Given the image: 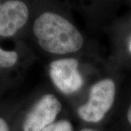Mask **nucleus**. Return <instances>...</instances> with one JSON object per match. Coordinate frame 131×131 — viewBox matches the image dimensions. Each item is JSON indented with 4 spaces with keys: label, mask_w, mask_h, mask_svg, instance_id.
<instances>
[{
    "label": "nucleus",
    "mask_w": 131,
    "mask_h": 131,
    "mask_svg": "<svg viewBox=\"0 0 131 131\" xmlns=\"http://www.w3.org/2000/svg\"><path fill=\"white\" fill-rule=\"evenodd\" d=\"M18 54L15 51H7L0 48V68H9L16 63Z\"/></svg>",
    "instance_id": "nucleus-6"
},
{
    "label": "nucleus",
    "mask_w": 131,
    "mask_h": 131,
    "mask_svg": "<svg viewBox=\"0 0 131 131\" xmlns=\"http://www.w3.org/2000/svg\"><path fill=\"white\" fill-rule=\"evenodd\" d=\"M2 5V3H1V1H0V6Z\"/></svg>",
    "instance_id": "nucleus-11"
},
{
    "label": "nucleus",
    "mask_w": 131,
    "mask_h": 131,
    "mask_svg": "<svg viewBox=\"0 0 131 131\" xmlns=\"http://www.w3.org/2000/svg\"><path fill=\"white\" fill-rule=\"evenodd\" d=\"M0 131H9L7 122L1 117H0Z\"/></svg>",
    "instance_id": "nucleus-8"
},
{
    "label": "nucleus",
    "mask_w": 131,
    "mask_h": 131,
    "mask_svg": "<svg viewBox=\"0 0 131 131\" xmlns=\"http://www.w3.org/2000/svg\"><path fill=\"white\" fill-rule=\"evenodd\" d=\"M80 131H98L95 130H93V129H88V128H84V129H82Z\"/></svg>",
    "instance_id": "nucleus-10"
},
{
    "label": "nucleus",
    "mask_w": 131,
    "mask_h": 131,
    "mask_svg": "<svg viewBox=\"0 0 131 131\" xmlns=\"http://www.w3.org/2000/svg\"><path fill=\"white\" fill-rule=\"evenodd\" d=\"M61 108V103L55 95H44L27 114L23 125L24 131H42L54 122Z\"/></svg>",
    "instance_id": "nucleus-3"
},
{
    "label": "nucleus",
    "mask_w": 131,
    "mask_h": 131,
    "mask_svg": "<svg viewBox=\"0 0 131 131\" xmlns=\"http://www.w3.org/2000/svg\"><path fill=\"white\" fill-rule=\"evenodd\" d=\"M116 93L114 81L101 80L91 88L89 101L78 108V114L86 122H98L103 119L112 106Z\"/></svg>",
    "instance_id": "nucleus-2"
},
{
    "label": "nucleus",
    "mask_w": 131,
    "mask_h": 131,
    "mask_svg": "<svg viewBox=\"0 0 131 131\" xmlns=\"http://www.w3.org/2000/svg\"><path fill=\"white\" fill-rule=\"evenodd\" d=\"M34 32L39 44L46 51L66 54L79 50L83 38L78 29L59 15L46 12L34 24Z\"/></svg>",
    "instance_id": "nucleus-1"
},
{
    "label": "nucleus",
    "mask_w": 131,
    "mask_h": 131,
    "mask_svg": "<svg viewBox=\"0 0 131 131\" xmlns=\"http://www.w3.org/2000/svg\"><path fill=\"white\" fill-rule=\"evenodd\" d=\"M50 75L54 84L63 93H75L83 83L78 70V61L75 58L52 61L50 65Z\"/></svg>",
    "instance_id": "nucleus-4"
},
{
    "label": "nucleus",
    "mask_w": 131,
    "mask_h": 131,
    "mask_svg": "<svg viewBox=\"0 0 131 131\" xmlns=\"http://www.w3.org/2000/svg\"><path fill=\"white\" fill-rule=\"evenodd\" d=\"M127 120L131 125V106L129 107L128 111H127Z\"/></svg>",
    "instance_id": "nucleus-9"
},
{
    "label": "nucleus",
    "mask_w": 131,
    "mask_h": 131,
    "mask_svg": "<svg viewBox=\"0 0 131 131\" xmlns=\"http://www.w3.org/2000/svg\"><path fill=\"white\" fill-rule=\"evenodd\" d=\"M42 131H74L73 127L68 120L62 119L58 122H52L45 127Z\"/></svg>",
    "instance_id": "nucleus-7"
},
{
    "label": "nucleus",
    "mask_w": 131,
    "mask_h": 131,
    "mask_svg": "<svg viewBox=\"0 0 131 131\" xmlns=\"http://www.w3.org/2000/svg\"><path fill=\"white\" fill-rule=\"evenodd\" d=\"M130 51H131V45H130Z\"/></svg>",
    "instance_id": "nucleus-12"
},
{
    "label": "nucleus",
    "mask_w": 131,
    "mask_h": 131,
    "mask_svg": "<svg viewBox=\"0 0 131 131\" xmlns=\"http://www.w3.org/2000/svg\"><path fill=\"white\" fill-rule=\"evenodd\" d=\"M28 9L25 3L19 0H9L0 6V36L8 37L26 24Z\"/></svg>",
    "instance_id": "nucleus-5"
}]
</instances>
